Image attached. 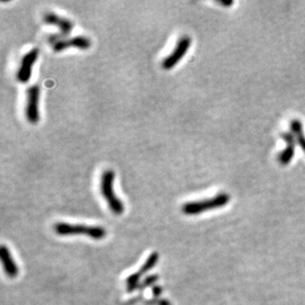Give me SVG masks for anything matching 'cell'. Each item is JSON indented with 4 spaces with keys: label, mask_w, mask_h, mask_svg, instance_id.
Wrapping results in <instances>:
<instances>
[{
    "label": "cell",
    "mask_w": 305,
    "mask_h": 305,
    "mask_svg": "<svg viewBox=\"0 0 305 305\" xmlns=\"http://www.w3.org/2000/svg\"><path fill=\"white\" fill-rule=\"evenodd\" d=\"M114 182L115 172L111 169L103 171L100 177V192L111 211L116 215H121L125 210V205L114 191Z\"/></svg>",
    "instance_id": "1"
},
{
    "label": "cell",
    "mask_w": 305,
    "mask_h": 305,
    "mask_svg": "<svg viewBox=\"0 0 305 305\" xmlns=\"http://www.w3.org/2000/svg\"><path fill=\"white\" fill-rule=\"evenodd\" d=\"M53 229H54V232L60 236L86 235L94 240H102L107 235L106 229L102 226L57 222L53 225Z\"/></svg>",
    "instance_id": "2"
},
{
    "label": "cell",
    "mask_w": 305,
    "mask_h": 305,
    "mask_svg": "<svg viewBox=\"0 0 305 305\" xmlns=\"http://www.w3.org/2000/svg\"><path fill=\"white\" fill-rule=\"evenodd\" d=\"M229 202L230 196L226 193H220L206 200L186 203L182 206V211L187 215H196L203 211L223 207Z\"/></svg>",
    "instance_id": "3"
},
{
    "label": "cell",
    "mask_w": 305,
    "mask_h": 305,
    "mask_svg": "<svg viewBox=\"0 0 305 305\" xmlns=\"http://www.w3.org/2000/svg\"><path fill=\"white\" fill-rule=\"evenodd\" d=\"M43 21L47 25L56 26L59 29V35H53V36H51L49 38L50 43H51L55 40L64 39V37L69 35V33L73 29L72 21H70L69 19L62 17V16H60V15L54 13V12H51V11H48V12L44 13Z\"/></svg>",
    "instance_id": "4"
},
{
    "label": "cell",
    "mask_w": 305,
    "mask_h": 305,
    "mask_svg": "<svg viewBox=\"0 0 305 305\" xmlns=\"http://www.w3.org/2000/svg\"><path fill=\"white\" fill-rule=\"evenodd\" d=\"M192 44V40L189 36H183L181 37L174 50L168 54V56H166L163 61H162V67L163 69L169 70L171 68H173L186 54V52L188 51L189 48L191 47Z\"/></svg>",
    "instance_id": "5"
},
{
    "label": "cell",
    "mask_w": 305,
    "mask_h": 305,
    "mask_svg": "<svg viewBox=\"0 0 305 305\" xmlns=\"http://www.w3.org/2000/svg\"><path fill=\"white\" fill-rule=\"evenodd\" d=\"M40 88L38 85H32L27 90V100L25 106V116L30 124H37L40 121L39 112Z\"/></svg>",
    "instance_id": "6"
},
{
    "label": "cell",
    "mask_w": 305,
    "mask_h": 305,
    "mask_svg": "<svg viewBox=\"0 0 305 305\" xmlns=\"http://www.w3.org/2000/svg\"><path fill=\"white\" fill-rule=\"evenodd\" d=\"M52 50L55 52L62 51L69 48H76L79 50H88L91 47V41L89 38L84 36H74L68 39H59L51 43Z\"/></svg>",
    "instance_id": "7"
},
{
    "label": "cell",
    "mask_w": 305,
    "mask_h": 305,
    "mask_svg": "<svg viewBox=\"0 0 305 305\" xmlns=\"http://www.w3.org/2000/svg\"><path fill=\"white\" fill-rule=\"evenodd\" d=\"M38 49H32L23 55L16 74V77L19 82L27 83L30 80L32 75V68L38 58Z\"/></svg>",
    "instance_id": "8"
},
{
    "label": "cell",
    "mask_w": 305,
    "mask_h": 305,
    "mask_svg": "<svg viewBox=\"0 0 305 305\" xmlns=\"http://www.w3.org/2000/svg\"><path fill=\"white\" fill-rule=\"evenodd\" d=\"M159 260V254L157 252H153L152 255L147 259L144 266L141 268V270L138 273H135L131 275L127 280V290L129 293L134 292L135 290L139 289V286L141 284V279L144 275H146L148 272H150L154 266L157 264Z\"/></svg>",
    "instance_id": "9"
},
{
    "label": "cell",
    "mask_w": 305,
    "mask_h": 305,
    "mask_svg": "<svg viewBox=\"0 0 305 305\" xmlns=\"http://www.w3.org/2000/svg\"><path fill=\"white\" fill-rule=\"evenodd\" d=\"M281 137L288 144V147L279 155V160L281 164L288 165L295 156L297 140L292 133H282Z\"/></svg>",
    "instance_id": "10"
},
{
    "label": "cell",
    "mask_w": 305,
    "mask_h": 305,
    "mask_svg": "<svg viewBox=\"0 0 305 305\" xmlns=\"http://www.w3.org/2000/svg\"><path fill=\"white\" fill-rule=\"evenodd\" d=\"M0 258H1V262H2V265H3V268H4L6 275L11 279L16 278L19 274V268H18L17 264L14 262V260H13L11 254H10L9 249L5 245L1 246Z\"/></svg>",
    "instance_id": "11"
},
{
    "label": "cell",
    "mask_w": 305,
    "mask_h": 305,
    "mask_svg": "<svg viewBox=\"0 0 305 305\" xmlns=\"http://www.w3.org/2000/svg\"><path fill=\"white\" fill-rule=\"evenodd\" d=\"M291 131L292 134L295 136L297 143L301 146V148L305 152V136L303 123L300 120H293L291 122Z\"/></svg>",
    "instance_id": "12"
},
{
    "label": "cell",
    "mask_w": 305,
    "mask_h": 305,
    "mask_svg": "<svg viewBox=\"0 0 305 305\" xmlns=\"http://www.w3.org/2000/svg\"><path fill=\"white\" fill-rule=\"evenodd\" d=\"M157 281H158V277H157L156 275H153V276H151V277H148V278H146V279L143 281V283L140 284L139 290H145V289H147L148 287H151L152 285L155 284Z\"/></svg>",
    "instance_id": "13"
},
{
    "label": "cell",
    "mask_w": 305,
    "mask_h": 305,
    "mask_svg": "<svg viewBox=\"0 0 305 305\" xmlns=\"http://www.w3.org/2000/svg\"><path fill=\"white\" fill-rule=\"evenodd\" d=\"M216 3L224 6V7H229L233 4V1L232 0H215Z\"/></svg>",
    "instance_id": "14"
},
{
    "label": "cell",
    "mask_w": 305,
    "mask_h": 305,
    "mask_svg": "<svg viewBox=\"0 0 305 305\" xmlns=\"http://www.w3.org/2000/svg\"><path fill=\"white\" fill-rule=\"evenodd\" d=\"M152 293L153 295H154V297H156V298H157V297H160V296H161V293H162V288L159 287V286L153 287Z\"/></svg>",
    "instance_id": "15"
},
{
    "label": "cell",
    "mask_w": 305,
    "mask_h": 305,
    "mask_svg": "<svg viewBox=\"0 0 305 305\" xmlns=\"http://www.w3.org/2000/svg\"><path fill=\"white\" fill-rule=\"evenodd\" d=\"M157 305H172L167 300H160L157 302Z\"/></svg>",
    "instance_id": "16"
}]
</instances>
